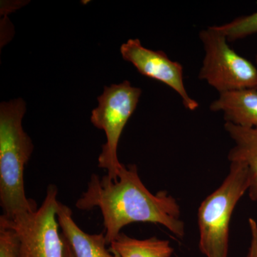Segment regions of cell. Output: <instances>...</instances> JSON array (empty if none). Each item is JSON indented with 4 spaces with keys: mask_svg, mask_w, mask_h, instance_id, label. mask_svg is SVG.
Listing matches in <instances>:
<instances>
[{
    "mask_svg": "<svg viewBox=\"0 0 257 257\" xmlns=\"http://www.w3.org/2000/svg\"><path fill=\"white\" fill-rule=\"evenodd\" d=\"M142 89L133 87L128 81L104 87L98 97L99 105L92 111L91 121L105 133L106 142L98 162L99 167L107 170L109 178L116 180L122 164L118 160L120 137L128 119L138 106Z\"/></svg>",
    "mask_w": 257,
    "mask_h": 257,
    "instance_id": "4",
    "label": "cell"
},
{
    "mask_svg": "<svg viewBox=\"0 0 257 257\" xmlns=\"http://www.w3.org/2000/svg\"><path fill=\"white\" fill-rule=\"evenodd\" d=\"M109 245V251L117 257H171L175 251L168 240L155 236L138 239L123 233Z\"/></svg>",
    "mask_w": 257,
    "mask_h": 257,
    "instance_id": "11",
    "label": "cell"
},
{
    "mask_svg": "<svg viewBox=\"0 0 257 257\" xmlns=\"http://www.w3.org/2000/svg\"><path fill=\"white\" fill-rule=\"evenodd\" d=\"M248 188L246 166L230 162L229 174L222 184L201 203L197 214L199 247L206 257H228L230 221Z\"/></svg>",
    "mask_w": 257,
    "mask_h": 257,
    "instance_id": "3",
    "label": "cell"
},
{
    "mask_svg": "<svg viewBox=\"0 0 257 257\" xmlns=\"http://www.w3.org/2000/svg\"><path fill=\"white\" fill-rule=\"evenodd\" d=\"M26 103L23 99L0 105V205L5 219H23L37 208L25 190L24 171L33 152L32 140L23 127Z\"/></svg>",
    "mask_w": 257,
    "mask_h": 257,
    "instance_id": "2",
    "label": "cell"
},
{
    "mask_svg": "<svg viewBox=\"0 0 257 257\" xmlns=\"http://www.w3.org/2000/svg\"><path fill=\"white\" fill-rule=\"evenodd\" d=\"M220 32L228 42H234L257 33V12L249 15L240 17L221 25H213Z\"/></svg>",
    "mask_w": 257,
    "mask_h": 257,
    "instance_id": "12",
    "label": "cell"
},
{
    "mask_svg": "<svg viewBox=\"0 0 257 257\" xmlns=\"http://www.w3.org/2000/svg\"><path fill=\"white\" fill-rule=\"evenodd\" d=\"M62 239L64 241V256L63 257H75L74 256L73 251H72V248L68 242L64 239L63 236L62 235Z\"/></svg>",
    "mask_w": 257,
    "mask_h": 257,
    "instance_id": "15",
    "label": "cell"
},
{
    "mask_svg": "<svg viewBox=\"0 0 257 257\" xmlns=\"http://www.w3.org/2000/svg\"><path fill=\"white\" fill-rule=\"evenodd\" d=\"M57 187L50 185L42 205L30 215L16 221L0 216V222L17 235L19 257L64 256V241L57 217Z\"/></svg>",
    "mask_w": 257,
    "mask_h": 257,
    "instance_id": "6",
    "label": "cell"
},
{
    "mask_svg": "<svg viewBox=\"0 0 257 257\" xmlns=\"http://www.w3.org/2000/svg\"><path fill=\"white\" fill-rule=\"evenodd\" d=\"M76 207L81 210L100 209L108 244L133 223L162 225L179 238L185 234L175 198L166 191L152 194L142 182L135 165H121L116 180L107 175L101 178L92 175Z\"/></svg>",
    "mask_w": 257,
    "mask_h": 257,
    "instance_id": "1",
    "label": "cell"
},
{
    "mask_svg": "<svg viewBox=\"0 0 257 257\" xmlns=\"http://www.w3.org/2000/svg\"><path fill=\"white\" fill-rule=\"evenodd\" d=\"M120 52L123 59L133 64L140 74L175 90L186 109L194 111L199 107V103L189 96L184 86L182 64L170 60L163 51L150 50L138 39H131L121 45Z\"/></svg>",
    "mask_w": 257,
    "mask_h": 257,
    "instance_id": "7",
    "label": "cell"
},
{
    "mask_svg": "<svg viewBox=\"0 0 257 257\" xmlns=\"http://www.w3.org/2000/svg\"><path fill=\"white\" fill-rule=\"evenodd\" d=\"M209 109L214 112L221 111L225 122L241 127H257V89L220 93Z\"/></svg>",
    "mask_w": 257,
    "mask_h": 257,
    "instance_id": "9",
    "label": "cell"
},
{
    "mask_svg": "<svg viewBox=\"0 0 257 257\" xmlns=\"http://www.w3.org/2000/svg\"><path fill=\"white\" fill-rule=\"evenodd\" d=\"M224 130L234 143L228 160L246 166L249 175L248 196L257 201V127H241L225 122Z\"/></svg>",
    "mask_w": 257,
    "mask_h": 257,
    "instance_id": "10",
    "label": "cell"
},
{
    "mask_svg": "<svg viewBox=\"0 0 257 257\" xmlns=\"http://www.w3.org/2000/svg\"><path fill=\"white\" fill-rule=\"evenodd\" d=\"M57 221L62 236L68 242L75 257H117L106 248L104 232L89 234L84 232L72 218V211L67 205L58 202Z\"/></svg>",
    "mask_w": 257,
    "mask_h": 257,
    "instance_id": "8",
    "label": "cell"
},
{
    "mask_svg": "<svg viewBox=\"0 0 257 257\" xmlns=\"http://www.w3.org/2000/svg\"><path fill=\"white\" fill-rule=\"evenodd\" d=\"M204 55L199 78L220 93L257 89V67L239 55L222 33L210 26L200 31Z\"/></svg>",
    "mask_w": 257,
    "mask_h": 257,
    "instance_id": "5",
    "label": "cell"
},
{
    "mask_svg": "<svg viewBox=\"0 0 257 257\" xmlns=\"http://www.w3.org/2000/svg\"><path fill=\"white\" fill-rule=\"evenodd\" d=\"M256 65H257V55H256ZM256 67H257V66H256Z\"/></svg>",
    "mask_w": 257,
    "mask_h": 257,
    "instance_id": "16",
    "label": "cell"
},
{
    "mask_svg": "<svg viewBox=\"0 0 257 257\" xmlns=\"http://www.w3.org/2000/svg\"><path fill=\"white\" fill-rule=\"evenodd\" d=\"M251 241L248 248V252L246 257H257V222L252 218L248 219Z\"/></svg>",
    "mask_w": 257,
    "mask_h": 257,
    "instance_id": "14",
    "label": "cell"
},
{
    "mask_svg": "<svg viewBox=\"0 0 257 257\" xmlns=\"http://www.w3.org/2000/svg\"><path fill=\"white\" fill-rule=\"evenodd\" d=\"M0 257H19L15 231L0 222Z\"/></svg>",
    "mask_w": 257,
    "mask_h": 257,
    "instance_id": "13",
    "label": "cell"
}]
</instances>
